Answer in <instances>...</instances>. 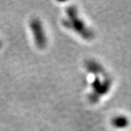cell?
<instances>
[{
	"instance_id": "6da1fadb",
	"label": "cell",
	"mask_w": 131,
	"mask_h": 131,
	"mask_svg": "<svg viewBox=\"0 0 131 131\" xmlns=\"http://www.w3.org/2000/svg\"><path fill=\"white\" fill-rule=\"evenodd\" d=\"M62 24L64 27L73 30L84 39L90 40L94 38L93 30L79 17L77 8L74 5L66 9V18L63 19Z\"/></svg>"
},
{
	"instance_id": "7a4b0ae2",
	"label": "cell",
	"mask_w": 131,
	"mask_h": 131,
	"mask_svg": "<svg viewBox=\"0 0 131 131\" xmlns=\"http://www.w3.org/2000/svg\"><path fill=\"white\" fill-rule=\"evenodd\" d=\"M95 78L91 83L92 90L88 95L91 103H97L101 96L107 93L112 85V80L106 74L94 75Z\"/></svg>"
},
{
	"instance_id": "3957f363",
	"label": "cell",
	"mask_w": 131,
	"mask_h": 131,
	"mask_svg": "<svg viewBox=\"0 0 131 131\" xmlns=\"http://www.w3.org/2000/svg\"><path fill=\"white\" fill-rule=\"evenodd\" d=\"M30 27L31 28L36 45L39 49H44L47 45V38L44 31L42 23L39 19L34 18L30 22Z\"/></svg>"
},
{
	"instance_id": "277c9868",
	"label": "cell",
	"mask_w": 131,
	"mask_h": 131,
	"mask_svg": "<svg viewBox=\"0 0 131 131\" xmlns=\"http://www.w3.org/2000/svg\"><path fill=\"white\" fill-rule=\"evenodd\" d=\"M112 125L117 129H125L130 125V119L125 115H117L112 118Z\"/></svg>"
},
{
	"instance_id": "5b68a950",
	"label": "cell",
	"mask_w": 131,
	"mask_h": 131,
	"mask_svg": "<svg viewBox=\"0 0 131 131\" xmlns=\"http://www.w3.org/2000/svg\"><path fill=\"white\" fill-rule=\"evenodd\" d=\"M85 66H86L87 70L90 73L94 75H101L106 74L103 66L96 61H92V60L88 61V62H86Z\"/></svg>"
},
{
	"instance_id": "8992f818",
	"label": "cell",
	"mask_w": 131,
	"mask_h": 131,
	"mask_svg": "<svg viewBox=\"0 0 131 131\" xmlns=\"http://www.w3.org/2000/svg\"><path fill=\"white\" fill-rule=\"evenodd\" d=\"M2 47V42H1V41H0V47Z\"/></svg>"
}]
</instances>
